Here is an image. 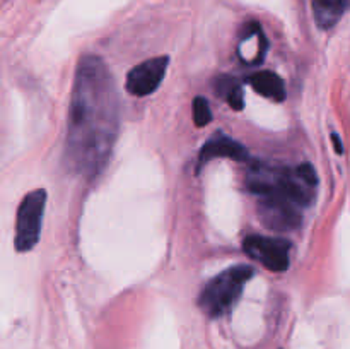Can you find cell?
<instances>
[{
  "label": "cell",
  "mask_w": 350,
  "mask_h": 349,
  "mask_svg": "<svg viewBox=\"0 0 350 349\" xmlns=\"http://www.w3.org/2000/svg\"><path fill=\"white\" fill-rule=\"evenodd\" d=\"M46 207V192L44 188H36L29 192L17 209L16 218V248L19 252H27L34 248L41 235L43 214Z\"/></svg>",
  "instance_id": "obj_4"
},
{
  "label": "cell",
  "mask_w": 350,
  "mask_h": 349,
  "mask_svg": "<svg viewBox=\"0 0 350 349\" xmlns=\"http://www.w3.org/2000/svg\"><path fill=\"white\" fill-rule=\"evenodd\" d=\"M248 82L258 94L273 101H284L286 99V86L284 81L272 70L255 72L248 77Z\"/></svg>",
  "instance_id": "obj_9"
},
{
  "label": "cell",
  "mask_w": 350,
  "mask_h": 349,
  "mask_svg": "<svg viewBox=\"0 0 350 349\" xmlns=\"http://www.w3.org/2000/svg\"><path fill=\"white\" fill-rule=\"evenodd\" d=\"M246 187L258 201L284 202L306 209L318 190V174L310 163L299 166L253 163L246 173Z\"/></svg>",
  "instance_id": "obj_2"
},
{
  "label": "cell",
  "mask_w": 350,
  "mask_h": 349,
  "mask_svg": "<svg viewBox=\"0 0 350 349\" xmlns=\"http://www.w3.org/2000/svg\"><path fill=\"white\" fill-rule=\"evenodd\" d=\"M350 9V0H313V14L321 29H332Z\"/></svg>",
  "instance_id": "obj_8"
},
{
  "label": "cell",
  "mask_w": 350,
  "mask_h": 349,
  "mask_svg": "<svg viewBox=\"0 0 350 349\" xmlns=\"http://www.w3.org/2000/svg\"><path fill=\"white\" fill-rule=\"evenodd\" d=\"M120 129L118 89L105 60L81 58L68 106L64 159L72 174L94 180L108 166Z\"/></svg>",
  "instance_id": "obj_1"
},
{
  "label": "cell",
  "mask_w": 350,
  "mask_h": 349,
  "mask_svg": "<svg viewBox=\"0 0 350 349\" xmlns=\"http://www.w3.org/2000/svg\"><path fill=\"white\" fill-rule=\"evenodd\" d=\"M243 250L272 272H284L291 266V243L284 238L252 235L243 240Z\"/></svg>",
  "instance_id": "obj_5"
},
{
  "label": "cell",
  "mask_w": 350,
  "mask_h": 349,
  "mask_svg": "<svg viewBox=\"0 0 350 349\" xmlns=\"http://www.w3.org/2000/svg\"><path fill=\"white\" fill-rule=\"evenodd\" d=\"M253 277L250 266H234L208 281L200 291L198 307L207 317L219 318L228 313L241 298L245 284Z\"/></svg>",
  "instance_id": "obj_3"
},
{
  "label": "cell",
  "mask_w": 350,
  "mask_h": 349,
  "mask_svg": "<svg viewBox=\"0 0 350 349\" xmlns=\"http://www.w3.org/2000/svg\"><path fill=\"white\" fill-rule=\"evenodd\" d=\"M215 94L221 96L232 109H241L245 105V98H243V88L234 77H229V75H221V77L215 79L214 82Z\"/></svg>",
  "instance_id": "obj_10"
},
{
  "label": "cell",
  "mask_w": 350,
  "mask_h": 349,
  "mask_svg": "<svg viewBox=\"0 0 350 349\" xmlns=\"http://www.w3.org/2000/svg\"><path fill=\"white\" fill-rule=\"evenodd\" d=\"M193 120H195V125L197 127L208 125L212 120L211 105H208L207 99L202 98V96L195 98V101H193Z\"/></svg>",
  "instance_id": "obj_11"
},
{
  "label": "cell",
  "mask_w": 350,
  "mask_h": 349,
  "mask_svg": "<svg viewBox=\"0 0 350 349\" xmlns=\"http://www.w3.org/2000/svg\"><path fill=\"white\" fill-rule=\"evenodd\" d=\"M332 139H334L335 149H337V153H344V144L340 142V139H338L337 133H334V135H332Z\"/></svg>",
  "instance_id": "obj_12"
},
{
  "label": "cell",
  "mask_w": 350,
  "mask_h": 349,
  "mask_svg": "<svg viewBox=\"0 0 350 349\" xmlns=\"http://www.w3.org/2000/svg\"><path fill=\"white\" fill-rule=\"evenodd\" d=\"M167 64H170L167 57H156L133 67L126 75V91L139 98L152 94L166 75Z\"/></svg>",
  "instance_id": "obj_6"
},
{
  "label": "cell",
  "mask_w": 350,
  "mask_h": 349,
  "mask_svg": "<svg viewBox=\"0 0 350 349\" xmlns=\"http://www.w3.org/2000/svg\"><path fill=\"white\" fill-rule=\"evenodd\" d=\"M214 157H232V159L243 161L248 157V153H246L245 147L239 142H236V140L229 139V137L226 135H217L204 144L198 161H200V164H204L207 163V161L214 159Z\"/></svg>",
  "instance_id": "obj_7"
}]
</instances>
